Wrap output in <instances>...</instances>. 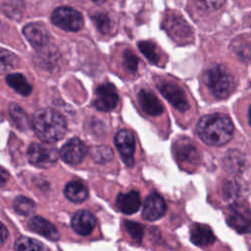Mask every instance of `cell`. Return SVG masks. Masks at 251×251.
<instances>
[{"label":"cell","instance_id":"6da1fadb","mask_svg":"<svg viewBox=\"0 0 251 251\" xmlns=\"http://www.w3.org/2000/svg\"><path fill=\"white\" fill-rule=\"evenodd\" d=\"M196 131L205 143L220 146L226 144L231 138L233 124L224 114H210L199 120Z\"/></svg>","mask_w":251,"mask_h":251},{"label":"cell","instance_id":"7a4b0ae2","mask_svg":"<svg viewBox=\"0 0 251 251\" xmlns=\"http://www.w3.org/2000/svg\"><path fill=\"white\" fill-rule=\"evenodd\" d=\"M32 127L39 139L52 143L64 136L67 130V124L64 117L57 111L41 109L32 118Z\"/></svg>","mask_w":251,"mask_h":251},{"label":"cell","instance_id":"3957f363","mask_svg":"<svg viewBox=\"0 0 251 251\" xmlns=\"http://www.w3.org/2000/svg\"><path fill=\"white\" fill-rule=\"evenodd\" d=\"M203 80L211 93L218 99L228 97L235 86L231 74L221 65L208 69L204 73Z\"/></svg>","mask_w":251,"mask_h":251},{"label":"cell","instance_id":"277c9868","mask_svg":"<svg viewBox=\"0 0 251 251\" xmlns=\"http://www.w3.org/2000/svg\"><path fill=\"white\" fill-rule=\"evenodd\" d=\"M53 25L66 31H78L83 26L82 15L71 7H59L51 16Z\"/></svg>","mask_w":251,"mask_h":251},{"label":"cell","instance_id":"5b68a950","mask_svg":"<svg viewBox=\"0 0 251 251\" xmlns=\"http://www.w3.org/2000/svg\"><path fill=\"white\" fill-rule=\"evenodd\" d=\"M26 155L30 164L44 169L53 166L59 158V152L55 147L40 143H31Z\"/></svg>","mask_w":251,"mask_h":251},{"label":"cell","instance_id":"8992f818","mask_svg":"<svg viewBox=\"0 0 251 251\" xmlns=\"http://www.w3.org/2000/svg\"><path fill=\"white\" fill-rule=\"evenodd\" d=\"M163 26L176 41L187 42L192 38L193 33L190 26L177 13H167L163 21Z\"/></svg>","mask_w":251,"mask_h":251},{"label":"cell","instance_id":"52a82bcc","mask_svg":"<svg viewBox=\"0 0 251 251\" xmlns=\"http://www.w3.org/2000/svg\"><path fill=\"white\" fill-rule=\"evenodd\" d=\"M157 87L162 95L178 111L184 112L189 109V103L182 88L176 83L160 78L157 81Z\"/></svg>","mask_w":251,"mask_h":251},{"label":"cell","instance_id":"ba28073f","mask_svg":"<svg viewBox=\"0 0 251 251\" xmlns=\"http://www.w3.org/2000/svg\"><path fill=\"white\" fill-rule=\"evenodd\" d=\"M119 102V95L116 87L112 83H102L95 90L94 107L103 112H108L116 108Z\"/></svg>","mask_w":251,"mask_h":251},{"label":"cell","instance_id":"9c48e42d","mask_svg":"<svg viewBox=\"0 0 251 251\" xmlns=\"http://www.w3.org/2000/svg\"><path fill=\"white\" fill-rule=\"evenodd\" d=\"M115 145L126 165L131 167L134 164L133 154L135 149L133 133L128 129H122L118 131L115 135Z\"/></svg>","mask_w":251,"mask_h":251},{"label":"cell","instance_id":"30bf717a","mask_svg":"<svg viewBox=\"0 0 251 251\" xmlns=\"http://www.w3.org/2000/svg\"><path fill=\"white\" fill-rule=\"evenodd\" d=\"M86 153V145L78 138H72L67 141L59 152L63 161L70 165L79 164L84 159Z\"/></svg>","mask_w":251,"mask_h":251},{"label":"cell","instance_id":"8fae6325","mask_svg":"<svg viewBox=\"0 0 251 251\" xmlns=\"http://www.w3.org/2000/svg\"><path fill=\"white\" fill-rule=\"evenodd\" d=\"M227 222L239 232H251V213L243 205L236 204L230 207Z\"/></svg>","mask_w":251,"mask_h":251},{"label":"cell","instance_id":"7c38bea8","mask_svg":"<svg viewBox=\"0 0 251 251\" xmlns=\"http://www.w3.org/2000/svg\"><path fill=\"white\" fill-rule=\"evenodd\" d=\"M167 210L165 200L158 193L150 194L144 203L142 217L147 221H157L162 218Z\"/></svg>","mask_w":251,"mask_h":251},{"label":"cell","instance_id":"4fadbf2b","mask_svg":"<svg viewBox=\"0 0 251 251\" xmlns=\"http://www.w3.org/2000/svg\"><path fill=\"white\" fill-rule=\"evenodd\" d=\"M175 153L176 159L186 166H196L199 161L197 148L188 139H182L176 142Z\"/></svg>","mask_w":251,"mask_h":251},{"label":"cell","instance_id":"5bb4252c","mask_svg":"<svg viewBox=\"0 0 251 251\" xmlns=\"http://www.w3.org/2000/svg\"><path fill=\"white\" fill-rule=\"evenodd\" d=\"M23 33L27 39V41L34 48H42L49 41V32L46 27L38 23L27 24L24 29Z\"/></svg>","mask_w":251,"mask_h":251},{"label":"cell","instance_id":"9a60e30c","mask_svg":"<svg viewBox=\"0 0 251 251\" xmlns=\"http://www.w3.org/2000/svg\"><path fill=\"white\" fill-rule=\"evenodd\" d=\"M71 225L76 233L88 235L93 231L96 226V219L90 212L80 210L73 216Z\"/></svg>","mask_w":251,"mask_h":251},{"label":"cell","instance_id":"2e32d148","mask_svg":"<svg viewBox=\"0 0 251 251\" xmlns=\"http://www.w3.org/2000/svg\"><path fill=\"white\" fill-rule=\"evenodd\" d=\"M140 204V195L135 190H131L126 193H120L116 199L117 208L126 215H131L137 212Z\"/></svg>","mask_w":251,"mask_h":251},{"label":"cell","instance_id":"e0dca14e","mask_svg":"<svg viewBox=\"0 0 251 251\" xmlns=\"http://www.w3.org/2000/svg\"><path fill=\"white\" fill-rule=\"evenodd\" d=\"M27 225L32 231L50 240H57L59 238V232L56 226L42 217H39V216L32 217L28 221Z\"/></svg>","mask_w":251,"mask_h":251},{"label":"cell","instance_id":"ac0fdd59","mask_svg":"<svg viewBox=\"0 0 251 251\" xmlns=\"http://www.w3.org/2000/svg\"><path fill=\"white\" fill-rule=\"evenodd\" d=\"M138 101L143 111L150 116H159L163 113V105L156 95L147 89H141L138 92Z\"/></svg>","mask_w":251,"mask_h":251},{"label":"cell","instance_id":"d6986e66","mask_svg":"<svg viewBox=\"0 0 251 251\" xmlns=\"http://www.w3.org/2000/svg\"><path fill=\"white\" fill-rule=\"evenodd\" d=\"M190 239L198 246H208L215 241V235L210 226L202 224H194L190 228Z\"/></svg>","mask_w":251,"mask_h":251},{"label":"cell","instance_id":"ffe728a7","mask_svg":"<svg viewBox=\"0 0 251 251\" xmlns=\"http://www.w3.org/2000/svg\"><path fill=\"white\" fill-rule=\"evenodd\" d=\"M64 194L72 202L79 203L87 198L88 189L83 182L79 180H73L66 184Z\"/></svg>","mask_w":251,"mask_h":251},{"label":"cell","instance_id":"44dd1931","mask_svg":"<svg viewBox=\"0 0 251 251\" xmlns=\"http://www.w3.org/2000/svg\"><path fill=\"white\" fill-rule=\"evenodd\" d=\"M6 82L16 92L23 96H28L32 91V85L21 74H11L6 76Z\"/></svg>","mask_w":251,"mask_h":251},{"label":"cell","instance_id":"7402d4cb","mask_svg":"<svg viewBox=\"0 0 251 251\" xmlns=\"http://www.w3.org/2000/svg\"><path fill=\"white\" fill-rule=\"evenodd\" d=\"M9 113H10V116H11L13 122L20 129L26 130L29 127L30 123H29L28 117L19 105L14 104V103L10 104Z\"/></svg>","mask_w":251,"mask_h":251},{"label":"cell","instance_id":"603a6c76","mask_svg":"<svg viewBox=\"0 0 251 251\" xmlns=\"http://www.w3.org/2000/svg\"><path fill=\"white\" fill-rule=\"evenodd\" d=\"M24 6V0H5L2 10L10 18L19 19L23 14Z\"/></svg>","mask_w":251,"mask_h":251},{"label":"cell","instance_id":"cb8c5ba5","mask_svg":"<svg viewBox=\"0 0 251 251\" xmlns=\"http://www.w3.org/2000/svg\"><path fill=\"white\" fill-rule=\"evenodd\" d=\"M14 209L17 213L26 216L34 212L35 204L31 199L25 196H18L14 200Z\"/></svg>","mask_w":251,"mask_h":251},{"label":"cell","instance_id":"d4e9b609","mask_svg":"<svg viewBox=\"0 0 251 251\" xmlns=\"http://www.w3.org/2000/svg\"><path fill=\"white\" fill-rule=\"evenodd\" d=\"M14 248L16 250H46L47 249V247L44 246L40 241L33 238L25 237V236H22L18 238L17 241L15 242Z\"/></svg>","mask_w":251,"mask_h":251},{"label":"cell","instance_id":"484cf974","mask_svg":"<svg viewBox=\"0 0 251 251\" xmlns=\"http://www.w3.org/2000/svg\"><path fill=\"white\" fill-rule=\"evenodd\" d=\"M91 157L96 163L104 164L109 162L113 158V151L108 146H95L91 150Z\"/></svg>","mask_w":251,"mask_h":251},{"label":"cell","instance_id":"4316f807","mask_svg":"<svg viewBox=\"0 0 251 251\" xmlns=\"http://www.w3.org/2000/svg\"><path fill=\"white\" fill-rule=\"evenodd\" d=\"M138 47L141 51V53L153 64H156L159 62L160 56L158 53V50L154 43L151 41H140L138 43Z\"/></svg>","mask_w":251,"mask_h":251},{"label":"cell","instance_id":"83f0119b","mask_svg":"<svg viewBox=\"0 0 251 251\" xmlns=\"http://www.w3.org/2000/svg\"><path fill=\"white\" fill-rule=\"evenodd\" d=\"M123 64L126 72L135 74L138 68V58L131 50H126L123 56Z\"/></svg>","mask_w":251,"mask_h":251},{"label":"cell","instance_id":"f1b7e54d","mask_svg":"<svg viewBox=\"0 0 251 251\" xmlns=\"http://www.w3.org/2000/svg\"><path fill=\"white\" fill-rule=\"evenodd\" d=\"M125 226L126 231L128 232V234L135 240L139 241L141 240L143 233H144V229L143 226L138 224V223H134V222H126L125 223Z\"/></svg>","mask_w":251,"mask_h":251},{"label":"cell","instance_id":"f546056e","mask_svg":"<svg viewBox=\"0 0 251 251\" xmlns=\"http://www.w3.org/2000/svg\"><path fill=\"white\" fill-rule=\"evenodd\" d=\"M93 22L95 23L97 28L103 32L106 33L109 31L110 27H111V22L110 19L104 15V14H97L93 17Z\"/></svg>","mask_w":251,"mask_h":251},{"label":"cell","instance_id":"4dcf8cb0","mask_svg":"<svg viewBox=\"0 0 251 251\" xmlns=\"http://www.w3.org/2000/svg\"><path fill=\"white\" fill-rule=\"evenodd\" d=\"M202 1L208 10L214 11L221 8L224 5L226 0H202Z\"/></svg>","mask_w":251,"mask_h":251},{"label":"cell","instance_id":"1f68e13d","mask_svg":"<svg viewBox=\"0 0 251 251\" xmlns=\"http://www.w3.org/2000/svg\"><path fill=\"white\" fill-rule=\"evenodd\" d=\"M14 59V56L12 53L0 49V63L6 65V66H10L12 64V61Z\"/></svg>","mask_w":251,"mask_h":251},{"label":"cell","instance_id":"d6a6232c","mask_svg":"<svg viewBox=\"0 0 251 251\" xmlns=\"http://www.w3.org/2000/svg\"><path fill=\"white\" fill-rule=\"evenodd\" d=\"M8 237V230L6 226L0 222V245H2Z\"/></svg>","mask_w":251,"mask_h":251},{"label":"cell","instance_id":"836d02e7","mask_svg":"<svg viewBox=\"0 0 251 251\" xmlns=\"http://www.w3.org/2000/svg\"><path fill=\"white\" fill-rule=\"evenodd\" d=\"M8 178H9L8 172L4 168L0 167V186L4 185L8 181Z\"/></svg>","mask_w":251,"mask_h":251},{"label":"cell","instance_id":"e575fe53","mask_svg":"<svg viewBox=\"0 0 251 251\" xmlns=\"http://www.w3.org/2000/svg\"><path fill=\"white\" fill-rule=\"evenodd\" d=\"M248 122H249V125L251 126V106H250L249 111H248Z\"/></svg>","mask_w":251,"mask_h":251},{"label":"cell","instance_id":"d590c367","mask_svg":"<svg viewBox=\"0 0 251 251\" xmlns=\"http://www.w3.org/2000/svg\"><path fill=\"white\" fill-rule=\"evenodd\" d=\"M92 1H94L95 3H98V4H102V3H104L106 0H92Z\"/></svg>","mask_w":251,"mask_h":251}]
</instances>
